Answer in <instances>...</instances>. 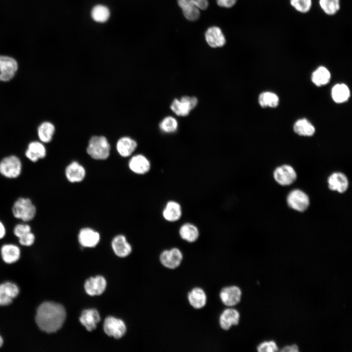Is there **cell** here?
<instances>
[{
	"label": "cell",
	"mask_w": 352,
	"mask_h": 352,
	"mask_svg": "<svg viewBox=\"0 0 352 352\" xmlns=\"http://www.w3.org/2000/svg\"><path fill=\"white\" fill-rule=\"evenodd\" d=\"M66 317V310L62 305L53 302H44L37 308L35 320L42 330L53 333L62 327Z\"/></svg>",
	"instance_id": "obj_1"
},
{
	"label": "cell",
	"mask_w": 352,
	"mask_h": 352,
	"mask_svg": "<svg viewBox=\"0 0 352 352\" xmlns=\"http://www.w3.org/2000/svg\"><path fill=\"white\" fill-rule=\"evenodd\" d=\"M110 146L107 139L104 136H94L89 140L87 152L95 160H105L110 154Z\"/></svg>",
	"instance_id": "obj_2"
},
{
	"label": "cell",
	"mask_w": 352,
	"mask_h": 352,
	"mask_svg": "<svg viewBox=\"0 0 352 352\" xmlns=\"http://www.w3.org/2000/svg\"><path fill=\"white\" fill-rule=\"evenodd\" d=\"M12 211L15 218L28 222L35 217L36 208L30 199L20 198L13 204Z\"/></svg>",
	"instance_id": "obj_3"
},
{
	"label": "cell",
	"mask_w": 352,
	"mask_h": 352,
	"mask_svg": "<svg viewBox=\"0 0 352 352\" xmlns=\"http://www.w3.org/2000/svg\"><path fill=\"white\" fill-rule=\"evenodd\" d=\"M183 258V252L178 246H172L164 249L159 256L161 265L169 269L177 268L181 264Z\"/></svg>",
	"instance_id": "obj_4"
},
{
	"label": "cell",
	"mask_w": 352,
	"mask_h": 352,
	"mask_svg": "<svg viewBox=\"0 0 352 352\" xmlns=\"http://www.w3.org/2000/svg\"><path fill=\"white\" fill-rule=\"evenodd\" d=\"M242 292L237 285H229L222 287L219 294L220 302L226 308L235 307L242 300Z\"/></svg>",
	"instance_id": "obj_5"
},
{
	"label": "cell",
	"mask_w": 352,
	"mask_h": 352,
	"mask_svg": "<svg viewBox=\"0 0 352 352\" xmlns=\"http://www.w3.org/2000/svg\"><path fill=\"white\" fill-rule=\"evenodd\" d=\"M22 169L21 161L16 155L5 157L0 161V174L6 178L18 177L22 172Z\"/></svg>",
	"instance_id": "obj_6"
},
{
	"label": "cell",
	"mask_w": 352,
	"mask_h": 352,
	"mask_svg": "<svg viewBox=\"0 0 352 352\" xmlns=\"http://www.w3.org/2000/svg\"><path fill=\"white\" fill-rule=\"evenodd\" d=\"M198 100L195 96L185 95L179 99L176 98L170 105L171 110L178 116H187L196 108Z\"/></svg>",
	"instance_id": "obj_7"
},
{
	"label": "cell",
	"mask_w": 352,
	"mask_h": 352,
	"mask_svg": "<svg viewBox=\"0 0 352 352\" xmlns=\"http://www.w3.org/2000/svg\"><path fill=\"white\" fill-rule=\"evenodd\" d=\"M240 313L237 308L234 307L225 308L219 315V326L222 330L227 331L232 327L240 324Z\"/></svg>",
	"instance_id": "obj_8"
},
{
	"label": "cell",
	"mask_w": 352,
	"mask_h": 352,
	"mask_svg": "<svg viewBox=\"0 0 352 352\" xmlns=\"http://www.w3.org/2000/svg\"><path fill=\"white\" fill-rule=\"evenodd\" d=\"M286 201L290 208L300 212L306 211L309 205L308 196L299 189L291 191L287 195Z\"/></svg>",
	"instance_id": "obj_9"
},
{
	"label": "cell",
	"mask_w": 352,
	"mask_h": 352,
	"mask_svg": "<svg viewBox=\"0 0 352 352\" xmlns=\"http://www.w3.org/2000/svg\"><path fill=\"white\" fill-rule=\"evenodd\" d=\"M275 181L282 186H287L293 183L297 178V174L290 165L284 164L277 167L273 172Z\"/></svg>",
	"instance_id": "obj_10"
},
{
	"label": "cell",
	"mask_w": 352,
	"mask_h": 352,
	"mask_svg": "<svg viewBox=\"0 0 352 352\" xmlns=\"http://www.w3.org/2000/svg\"><path fill=\"white\" fill-rule=\"evenodd\" d=\"M18 64L13 58L0 55V81L7 82L11 80L18 69Z\"/></svg>",
	"instance_id": "obj_11"
},
{
	"label": "cell",
	"mask_w": 352,
	"mask_h": 352,
	"mask_svg": "<svg viewBox=\"0 0 352 352\" xmlns=\"http://www.w3.org/2000/svg\"><path fill=\"white\" fill-rule=\"evenodd\" d=\"M104 330L109 336L119 339L125 334L126 327L122 320L109 316L104 321Z\"/></svg>",
	"instance_id": "obj_12"
},
{
	"label": "cell",
	"mask_w": 352,
	"mask_h": 352,
	"mask_svg": "<svg viewBox=\"0 0 352 352\" xmlns=\"http://www.w3.org/2000/svg\"><path fill=\"white\" fill-rule=\"evenodd\" d=\"M183 214L182 206L175 200H169L165 204L162 211V216L167 222H175L179 220Z\"/></svg>",
	"instance_id": "obj_13"
},
{
	"label": "cell",
	"mask_w": 352,
	"mask_h": 352,
	"mask_svg": "<svg viewBox=\"0 0 352 352\" xmlns=\"http://www.w3.org/2000/svg\"><path fill=\"white\" fill-rule=\"evenodd\" d=\"M178 233L183 241L189 244L196 243L200 237L198 227L194 223L190 222L181 224L179 227Z\"/></svg>",
	"instance_id": "obj_14"
},
{
	"label": "cell",
	"mask_w": 352,
	"mask_h": 352,
	"mask_svg": "<svg viewBox=\"0 0 352 352\" xmlns=\"http://www.w3.org/2000/svg\"><path fill=\"white\" fill-rule=\"evenodd\" d=\"M187 298L190 306L196 309L202 308L207 303L206 293L202 288L199 286L191 288L187 293Z\"/></svg>",
	"instance_id": "obj_15"
},
{
	"label": "cell",
	"mask_w": 352,
	"mask_h": 352,
	"mask_svg": "<svg viewBox=\"0 0 352 352\" xmlns=\"http://www.w3.org/2000/svg\"><path fill=\"white\" fill-rule=\"evenodd\" d=\"M131 171L137 175H145L151 167L150 160L144 155L138 154L132 156L128 163Z\"/></svg>",
	"instance_id": "obj_16"
},
{
	"label": "cell",
	"mask_w": 352,
	"mask_h": 352,
	"mask_svg": "<svg viewBox=\"0 0 352 352\" xmlns=\"http://www.w3.org/2000/svg\"><path fill=\"white\" fill-rule=\"evenodd\" d=\"M100 239L99 233L89 227L82 228L78 234V241L83 247H94L99 243Z\"/></svg>",
	"instance_id": "obj_17"
},
{
	"label": "cell",
	"mask_w": 352,
	"mask_h": 352,
	"mask_svg": "<svg viewBox=\"0 0 352 352\" xmlns=\"http://www.w3.org/2000/svg\"><path fill=\"white\" fill-rule=\"evenodd\" d=\"M86 175V171L85 168L77 161L71 162L65 169L66 178L71 183L82 181L85 178Z\"/></svg>",
	"instance_id": "obj_18"
},
{
	"label": "cell",
	"mask_w": 352,
	"mask_h": 352,
	"mask_svg": "<svg viewBox=\"0 0 352 352\" xmlns=\"http://www.w3.org/2000/svg\"><path fill=\"white\" fill-rule=\"evenodd\" d=\"M328 184L330 190L339 193L345 192L349 187L347 177L341 172H334L331 174L328 179Z\"/></svg>",
	"instance_id": "obj_19"
},
{
	"label": "cell",
	"mask_w": 352,
	"mask_h": 352,
	"mask_svg": "<svg viewBox=\"0 0 352 352\" xmlns=\"http://www.w3.org/2000/svg\"><path fill=\"white\" fill-rule=\"evenodd\" d=\"M106 285L105 279L101 276H97L88 279L85 283L84 287L88 294L95 296L102 294L106 289Z\"/></svg>",
	"instance_id": "obj_20"
},
{
	"label": "cell",
	"mask_w": 352,
	"mask_h": 352,
	"mask_svg": "<svg viewBox=\"0 0 352 352\" xmlns=\"http://www.w3.org/2000/svg\"><path fill=\"white\" fill-rule=\"evenodd\" d=\"M205 37L206 42L211 47H222L226 43L222 31L217 26L209 27L205 32Z\"/></svg>",
	"instance_id": "obj_21"
},
{
	"label": "cell",
	"mask_w": 352,
	"mask_h": 352,
	"mask_svg": "<svg viewBox=\"0 0 352 352\" xmlns=\"http://www.w3.org/2000/svg\"><path fill=\"white\" fill-rule=\"evenodd\" d=\"M114 253L118 257H125L132 252V247L125 236L120 234L115 236L111 242Z\"/></svg>",
	"instance_id": "obj_22"
},
{
	"label": "cell",
	"mask_w": 352,
	"mask_h": 352,
	"mask_svg": "<svg viewBox=\"0 0 352 352\" xmlns=\"http://www.w3.org/2000/svg\"><path fill=\"white\" fill-rule=\"evenodd\" d=\"M79 320L82 325L90 331L96 329L97 324L100 321V316L95 309H85L82 311Z\"/></svg>",
	"instance_id": "obj_23"
},
{
	"label": "cell",
	"mask_w": 352,
	"mask_h": 352,
	"mask_svg": "<svg viewBox=\"0 0 352 352\" xmlns=\"http://www.w3.org/2000/svg\"><path fill=\"white\" fill-rule=\"evenodd\" d=\"M46 151L44 146L41 142L33 141L30 142L25 151L26 157L33 162L44 158L46 156Z\"/></svg>",
	"instance_id": "obj_24"
},
{
	"label": "cell",
	"mask_w": 352,
	"mask_h": 352,
	"mask_svg": "<svg viewBox=\"0 0 352 352\" xmlns=\"http://www.w3.org/2000/svg\"><path fill=\"white\" fill-rule=\"evenodd\" d=\"M137 143L130 137L124 136L120 138L116 143V150L122 157L130 156L137 147Z\"/></svg>",
	"instance_id": "obj_25"
},
{
	"label": "cell",
	"mask_w": 352,
	"mask_h": 352,
	"mask_svg": "<svg viewBox=\"0 0 352 352\" xmlns=\"http://www.w3.org/2000/svg\"><path fill=\"white\" fill-rule=\"evenodd\" d=\"M0 253L2 259L7 264L17 262L21 255L20 248L13 244L3 245L1 248Z\"/></svg>",
	"instance_id": "obj_26"
},
{
	"label": "cell",
	"mask_w": 352,
	"mask_h": 352,
	"mask_svg": "<svg viewBox=\"0 0 352 352\" xmlns=\"http://www.w3.org/2000/svg\"><path fill=\"white\" fill-rule=\"evenodd\" d=\"M293 130L298 135L304 136H311L315 132L314 126L306 118L297 120L294 124Z\"/></svg>",
	"instance_id": "obj_27"
},
{
	"label": "cell",
	"mask_w": 352,
	"mask_h": 352,
	"mask_svg": "<svg viewBox=\"0 0 352 352\" xmlns=\"http://www.w3.org/2000/svg\"><path fill=\"white\" fill-rule=\"evenodd\" d=\"M331 96L333 101L337 103L347 101L350 95V90L345 84H337L331 89Z\"/></svg>",
	"instance_id": "obj_28"
},
{
	"label": "cell",
	"mask_w": 352,
	"mask_h": 352,
	"mask_svg": "<svg viewBox=\"0 0 352 352\" xmlns=\"http://www.w3.org/2000/svg\"><path fill=\"white\" fill-rule=\"evenodd\" d=\"M311 78L314 84L320 87L329 83L330 79V74L326 67L320 66L313 71Z\"/></svg>",
	"instance_id": "obj_29"
},
{
	"label": "cell",
	"mask_w": 352,
	"mask_h": 352,
	"mask_svg": "<svg viewBox=\"0 0 352 352\" xmlns=\"http://www.w3.org/2000/svg\"><path fill=\"white\" fill-rule=\"evenodd\" d=\"M55 132V127L49 122H44L38 128V135L40 140L43 143H48L52 140Z\"/></svg>",
	"instance_id": "obj_30"
},
{
	"label": "cell",
	"mask_w": 352,
	"mask_h": 352,
	"mask_svg": "<svg viewBox=\"0 0 352 352\" xmlns=\"http://www.w3.org/2000/svg\"><path fill=\"white\" fill-rule=\"evenodd\" d=\"M259 105L262 108L270 107L274 108L279 104V98L274 93L265 91L261 93L258 98Z\"/></svg>",
	"instance_id": "obj_31"
},
{
	"label": "cell",
	"mask_w": 352,
	"mask_h": 352,
	"mask_svg": "<svg viewBox=\"0 0 352 352\" xmlns=\"http://www.w3.org/2000/svg\"><path fill=\"white\" fill-rule=\"evenodd\" d=\"M91 16L95 22L103 23L107 22L109 19L110 12L107 6L99 4L92 8Z\"/></svg>",
	"instance_id": "obj_32"
},
{
	"label": "cell",
	"mask_w": 352,
	"mask_h": 352,
	"mask_svg": "<svg viewBox=\"0 0 352 352\" xmlns=\"http://www.w3.org/2000/svg\"><path fill=\"white\" fill-rule=\"evenodd\" d=\"M159 126L162 132L171 133L176 132L178 128V123L176 118L172 116H168L161 120Z\"/></svg>",
	"instance_id": "obj_33"
},
{
	"label": "cell",
	"mask_w": 352,
	"mask_h": 352,
	"mask_svg": "<svg viewBox=\"0 0 352 352\" xmlns=\"http://www.w3.org/2000/svg\"><path fill=\"white\" fill-rule=\"evenodd\" d=\"M321 9L327 15H333L340 9L339 0H319Z\"/></svg>",
	"instance_id": "obj_34"
},
{
	"label": "cell",
	"mask_w": 352,
	"mask_h": 352,
	"mask_svg": "<svg viewBox=\"0 0 352 352\" xmlns=\"http://www.w3.org/2000/svg\"><path fill=\"white\" fill-rule=\"evenodd\" d=\"M0 293L14 298L19 294V288L14 283L9 282H5L0 285Z\"/></svg>",
	"instance_id": "obj_35"
},
{
	"label": "cell",
	"mask_w": 352,
	"mask_h": 352,
	"mask_svg": "<svg viewBox=\"0 0 352 352\" xmlns=\"http://www.w3.org/2000/svg\"><path fill=\"white\" fill-rule=\"evenodd\" d=\"M181 9L184 17L189 21H195L199 17V9L195 6L187 5Z\"/></svg>",
	"instance_id": "obj_36"
},
{
	"label": "cell",
	"mask_w": 352,
	"mask_h": 352,
	"mask_svg": "<svg viewBox=\"0 0 352 352\" xmlns=\"http://www.w3.org/2000/svg\"><path fill=\"white\" fill-rule=\"evenodd\" d=\"M291 5L301 13L308 12L311 6V0H290Z\"/></svg>",
	"instance_id": "obj_37"
},
{
	"label": "cell",
	"mask_w": 352,
	"mask_h": 352,
	"mask_svg": "<svg viewBox=\"0 0 352 352\" xmlns=\"http://www.w3.org/2000/svg\"><path fill=\"white\" fill-rule=\"evenodd\" d=\"M177 3L181 8L185 6L193 5L199 9L205 10L208 6L207 0H178Z\"/></svg>",
	"instance_id": "obj_38"
},
{
	"label": "cell",
	"mask_w": 352,
	"mask_h": 352,
	"mask_svg": "<svg viewBox=\"0 0 352 352\" xmlns=\"http://www.w3.org/2000/svg\"><path fill=\"white\" fill-rule=\"evenodd\" d=\"M31 231L30 226L26 223L17 224L14 228V235L18 238Z\"/></svg>",
	"instance_id": "obj_39"
},
{
	"label": "cell",
	"mask_w": 352,
	"mask_h": 352,
	"mask_svg": "<svg viewBox=\"0 0 352 352\" xmlns=\"http://www.w3.org/2000/svg\"><path fill=\"white\" fill-rule=\"evenodd\" d=\"M257 350L259 352H276L278 349L277 346L275 342L273 341H270L268 342H264L260 344L257 348Z\"/></svg>",
	"instance_id": "obj_40"
},
{
	"label": "cell",
	"mask_w": 352,
	"mask_h": 352,
	"mask_svg": "<svg viewBox=\"0 0 352 352\" xmlns=\"http://www.w3.org/2000/svg\"><path fill=\"white\" fill-rule=\"evenodd\" d=\"M18 239L19 242L22 245L29 246L34 243L35 240V236L31 231Z\"/></svg>",
	"instance_id": "obj_41"
},
{
	"label": "cell",
	"mask_w": 352,
	"mask_h": 352,
	"mask_svg": "<svg viewBox=\"0 0 352 352\" xmlns=\"http://www.w3.org/2000/svg\"><path fill=\"white\" fill-rule=\"evenodd\" d=\"M218 5L220 7L230 8L234 6L237 0H216Z\"/></svg>",
	"instance_id": "obj_42"
},
{
	"label": "cell",
	"mask_w": 352,
	"mask_h": 352,
	"mask_svg": "<svg viewBox=\"0 0 352 352\" xmlns=\"http://www.w3.org/2000/svg\"><path fill=\"white\" fill-rule=\"evenodd\" d=\"M13 298L2 293H0V306H4L10 305L12 302Z\"/></svg>",
	"instance_id": "obj_43"
},
{
	"label": "cell",
	"mask_w": 352,
	"mask_h": 352,
	"mask_svg": "<svg viewBox=\"0 0 352 352\" xmlns=\"http://www.w3.org/2000/svg\"><path fill=\"white\" fill-rule=\"evenodd\" d=\"M281 352H297L299 351L298 346L295 345H292L291 346H287L284 347L281 350Z\"/></svg>",
	"instance_id": "obj_44"
},
{
	"label": "cell",
	"mask_w": 352,
	"mask_h": 352,
	"mask_svg": "<svg viewBox=\"0 0 352 352\" xmlns=\"http://www.w3.org/2000/svg\"><path fill=\"white\" fill-rule=\"evenodd\" d=\"M6 229L4 224L0 221V239H2L5 235Z\"/></svg>",
	"instance_id": "obj_45"
},
{
	"label": "cell",
	"mask_w": 352,
	"mask_h": 352,
	"mask_svg": "<svg viewBox=\"0 0 352 352\" xmlns=\"http://www.w3.org/2000/svg\"><path fill=\"white\" fill-rule=\"evenodd\" d=\"M3 342V339H2V337L0 335V347H1V346L2 345Z\"/></svg>",
	"instance_id": "obj_46"
}]
</instances>
